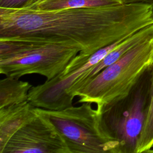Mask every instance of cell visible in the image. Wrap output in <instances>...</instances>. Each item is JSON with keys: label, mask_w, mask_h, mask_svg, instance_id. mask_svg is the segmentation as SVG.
I'll use <instances>...</instances> for the list:
<instances>
[{"label": "cell", "mask_w": 153, "mask_h": 153, "mask_svg": "<svg viewBox=\"0 0 153 153\" xmlns=\"http://www.w3.org/2000/svg\"><path fill=\"white\" fill-rule=\"evenodd\" d=\"M152 23L153 7L143 3L56 10L0 7V39L40 41L79 50L60 76L78 69L97 50Z\"/></svg>", "instance_id": "cell-1"}, {"label": "cell", "mask_w": 153, "mask_h": 153, "mask_svg": "<svg viewBox=\"0 0 153 153\" xmlns=\"http://www.w3.org/2000/svg\"><path fill=\"white\" fill-rule=\"evenodd\" d=\"M153 63V37L139 44L87 80L74 93L78 103L107 105L127 97Z\"/></svg>", "instance_id": "cell-2"}, {"label": "cell", "mask_w": 153, "mask_h": 153, "mask_svg": "<svg viewBox=\"0 0 153 153\" xmlns=\"http://www.w3.org/2000/svg\"><path fill=\"white\" fill-rule=\"evenodd\" d=\"M92 103L59 110L35 108L45 117L65 141L71 153H121L120 143L103 123L102 112Z\"/></svg>", "instance_id": "cell-3"}, {"label": "cell", "mask_w": 153, "mask_h": 153, "mask_svg": "<svg viewBox=\"0 0 153 153\" xmlns=\"http://www.w3.org/2000/svg\"><path fill=\"white\" fill-rule=\"evenodd\" d=\"M79 52L56 44L0 39V73L17 78L36 74L49 81L62 73Z\"/></svg>", "instance_id": "cell-4"}, {"label": "cell", "mask_w": 153, "mask_h": 153, "mask_svg": "<svg viewBox=\"0 0 153 153\" xmlns=\"http://www.w3.org/2000/svg\"><path fill=\"white\" fill-rule=\"evenodd\" d=\"M136 85L127 97L102 110L103 123L118 141L121 153H134L144 124V99L140 89L136 91Z\"/></svg>", "instance_id": "cell-5"}, {"label": "cell", "mask_w": 153, "mask_h": 153, "mask_svg": "<svg viewBox=\"0 0 153 153\" xmlns=\"http://www.w3.org/2000/svg\"><path fill=\"white\" fill-rule=\"evenodd\" d=\"M36 114L11 137L0 153H71L52 123L44 115Z\"/></svg>", "instance_id": "cell-6"}, {"label": "cell", "mask_w": 153, "mask_h": 153, "mask_svg": "<svg viewBox=\"0 0 153 153\" xmlns=\"http://www.w3.org/2000/svg\"><path fill=\"white\" fill-rule=\"evenodd\" d=\"M35 108L26 100L0 108V152L17 131L36 117Z\"/></svg>", "instance_id": "cell-7"}, {"label": "cell", "mask_w": 153, "mask_h": 153, "mask_svg": "<svg viewBox=\"0 0 153 153\" xmlns=\"http://www.w3.org/2000/svg\"><path fill=\"white\" fill-rule=\"evenodd\" d=\"M153 37V23L123 39L87 74L79 88L89 79L109 66L139 44Z\"/></svg>", "instance_id": "cell-8"}, {"label": "cell", "mask_w": 153, "mask_h": 153, "mask_svg": "<svg viewBox=\"0 0 153 153\" xmlns=\"http://www.w3.org/2000/svg\"><path fill=\"white\" fill-rule=\"evenodd\" d=\"M32 87L28 82L6 76L0 80V108L28 100Z\"/></svg>", "instance_id": "cell-9"}, {"label": "cell", "mask_w": 153, "mask_h": 153, "mask_svg": "<svg viewBox=\"0 0 153 153\" xmlns=\"http://www.w3.org/2000/svg\"><path fill=\"white\" fill-rule=\"evenodd\" d=\"M121 4H123L121 0H38L24 7L38 10H56Z\"/></svg>", "instance_id": "cell-10"}, {"label": "cell", "mask_w": 153, "mask_h": 153, "mask_svg": "<svg viewBox=\"0 0 153 153\" xmlns=\"http://www.w3.org/2000/svg\"><path fill=\"white\" fill-rule=\"evenodd\" d=\"M149 104L145 109V118L143 128L139 137L134 153L148 152L153 147V63Z\"/></svg>", "instance_id": "cell-11"}, {"label": "cell", "mask_w": 153, "mask_h": 153, "mask_svg": "<svg viewBox=\"0 0 153 153\" xmlns=\"http://www.w3.org/2000/svg\"><path fill=\"white\" fill-rule=\"evenodd\" d=\"M30 0H0V7L19 8L26 5Z\"/></svg>", "instance_id": "cell-12"}, {"label": "cell", "mask_w": 153, "mask_h": 153, "mask_svg": "<svg viewBox=\"0 0 153 153\" xmlns=\"http://www.w3.org/2000/svg\"><path fill=\"white\" fill-rule=\"evenodd\" d=\"M122 2L124 4H130V3H143L153 7V0H121Z\"/></svg>", "instance_id": "cell-13"}, {"label": "cell", "mask_w": 153, "mask_h": 153, "mask_svg": "<svg viewBox=\"0 0 153 153\" xmlns=\"http://www.w3.org/2000/svg\"><path fill=\"white\" fill-rule=\"evenodd\" d=\"M38 0H30L26 5H29V4H32V3H33V2H36V1H37ZM26 5H25V6H26ZM24 7V6H23Z\"/></svg>", "instance_id": "cell-14"}, {"label": "cell", "mask_w": 153, "mask_h": 153, "mask_svg": "<svg viewBox=\"0 0 153 153\" xmlns=\"http://www.w3.org/2000/svg\"><path fill=\"white\" fill-rule=\"evenodd\" d=\"M148 152H153V150H151V149H150V150H149Z\"/></svg>", "instance_id": "cell-15"}]
</instances>
